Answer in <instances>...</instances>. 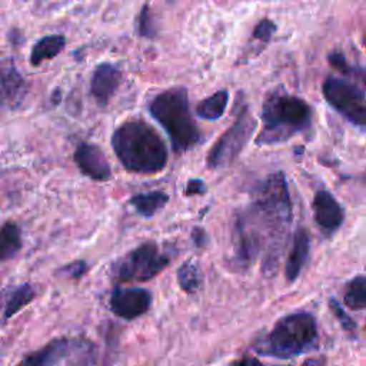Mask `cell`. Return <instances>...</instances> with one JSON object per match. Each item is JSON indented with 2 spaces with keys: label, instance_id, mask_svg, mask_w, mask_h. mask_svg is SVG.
Segmentation results:
<instances>
[{
  "label": "cell",
  "instance_id": "cell-1",
  "mask_svg": "<svg viewBox=\"0 0 366 366\" xmlns=\"http://www.w3.org/2000/svg\"><path fill=\"white\" fill-rule=\"evenodd\" d=\"M247 213L264 239L263 272L273 274L292 222V202L282 172L270 174L257 187Z\"/></svg>",
  "mask_w": 366,
  "mask_h": 366
},
{
  "label": "cell",
  "instance_id": "cell-2",
  "mask_svg": "<svg viewBox=\"0 0 366 366\" xmlns=\"http://www.w3.org/2000/svg\"><path fill=\"white\" fill-rule=\"evenodd\" d=\"M112 146L123 167L132 173H159L167 163V149L163 139L149 123L140 119L122 123L112 136Z\"/></svg>",
  "mask_w": 366,
  "mask_h": 366
},
{
  "label": "cell",
  "instance_id": "cell-3",
  "mask_svg": "<svg viewBox=\"0 0 366 366\" xmlns=\"http://www.w3.org/2000/svg\"><path fill=\"white\" fill-rule=\"evenodd\" d=\"M260 119L263 126L254 143L257 146H272L307 132L313 123V109L302 97L273 92L266 96L262 104Z\"/></svg>",
  "mask_w": 366,
  "mask_h": 366
},
{
  "label": "cell",
  "instance_id": "cell-4",
  "mask_svg": "<svg viewBox=\"0 0 366 366\" xmlns=\"http://www.w3.org/2000/svg\"><path fill=\"white\" fill-rule=\"evenodd\" d=\"M149 112L166 130L176 153H184L202 140V133L190 112L186 87L176 86L156 94L149 103Z\"/></svg>",
  "mask_w": 366,
  "mask_h": 366
},
{
  "label": "cell",
  "instance_id": "cell-5",
  "mask_svg": "<svg viewBox=\"0 0 366 366\" xmlns=\"http://www.w3.org/2000/svg\"><path fill=\"white\" fill-rule=\"evenodd\" d=\"M317 345V326L310 313L299 312L282 317L267 336L262 353L290 359L312 350Z\"/></svg>",
  "mask_w": 366,
  "mask_h": 366
},
{
  "label": "cell",
  "instance_id": "cell-6",
  "mask_svg": "<svg viewBox=\"0 0 366 366\" xmlns=\"http://www.w3.org/2000/svg\"><path fill=\"white\" fill-rule=\"evenodd\" d=\"M170 262L169 254L154 242H146L112 264V276L120 282H147L157 276Z\"/></svg>",
  "mask_w": 366,
  "mask_h": 366
},
{
  "label": "cell",
  "instance_id": "cell-7",
  "mask_svg": "<svg viewBox=\"0 0 366 366\" xmlns=\"http://www.w3.org/2000/svg\"><path fill=\"white\" fill-rule=\"evenodd\" d=\"M256 120L252 116L247 106H242L237 112L234 122L226 132L217 139L210 149L206 163L209 169L227 167L240 154L243 147L256 130Z\"/></svg>",
  "mask_w": 366,
  "mask_h": 366
},
{
  "label": "cell",
  "instance_id": "cell-8",
  "mask_svg": "<svg viewBox=\"0 0 366 366\" xmlns=\"http://www.w3.org/2000/svg\"><path fill=\"white\" fill-rule=\"evenodd\" d=\"M322 93L342 117L353 126L366 129V96L357 84L347 79L327 76L322 84Z\"/></svg>",
  "mask_w": 366,
  "mask_h": 366
},
{
  "label": "cell",
  "instance_id": "cell-9",
  "mask_svg": "<svg viewBox=\"0 0 366 366\" xmlns=\"http://www.w3.org/2000/svg\"><path fill=\"white\" fill-rule=\"evenodd\" d=\"M152 305V293L140 287H116L110 295L112 312L126 320L144 315Z\"/></svg>",
  "mask_w": 366,
  "mask_h": 366
},
{
  "label": "cell",
  "instance_id": "cell-10",
  "mask_svg": "<svg viewBox=\"0 0 366 366\" xmlns=\"http://www.w3.org/2000/svg\"><path fill=\"white\" fill-rule=\"evenodd\" d=\"M26 94V81L13 59L0 60V109L17 107Z\"/></svg>",
  "mask_w": 366,
  "mask_h": 366
},
{
  "label": "cell",
  "instance_id": "cell-11",
  "mask_svg": "<svg viewBox=\"0 0 366 366\" xmlns=\"http://www.w3.org/2000/svg\"><path fill=\"white\" fill-rule=\"evenodd\" d=\"M313 217L323 234L330 236L342 226L345 213L332 193L319 190L313 197Z\"/></svg>",
  "mask_w": 366,
  "mask_h": 366
},
{
  "label": "cell",
  "instance_id": "cell-12",
  "mask_svg": "<svg viewBox=\"0 0 366 366\" xmlns=\"http://www.w3.org/2000/svg\"><path fill=\"white\" fill-rule=\"evenodd\" d=\"M74 163L79 170L93 180H107L112 169L103 150L93 143H81L74 152Z\"/></svg>",
  "mask_w": 366,
  "mask_h": 366
},
{
  "label": "cell",
  "instance_id": "cell-13",
  "mask_svg": "<svg viewBox=\"0 0 366 366\" xmlns=\"http://www.w3.org/2000/svg\"><path fill=\"white\" fill-rule=\"evenodd\" d=\"M120 81H122L120 70L110 63H103V64H99L93 73L90 92L100 106H106L112 99V96L116 93V90L119 89Z\"/></svg>",
  "mask_w": 366,
  "mask_h": 366
},
{
  "label": "cell",
  "instance_id": "cell-14",
  "mask_svg": "<svg viewBox=\"0 0 366 366\" xmlns=\"http://www.w3.org/2000/svg\"><path fill=\"white\" fill-rule=\"evenodd\" d=\"M73 349V342L60 337L50 340L37 352L26 355L17 366H57Z\"/></svg>",
  "mask_w": 366,
  "mask_h": 366
},
{
  "label": "cell",
  "instance_id": "cell-15",
  "mask_svg": "<svg viewBox=\"0 0 366 366\" xmlns=\"http://www.w3.org/2000/svg\"><path fill=\"white\" fill-rule=\"evenodd\" d=\"M309 249H310L309 232L305 227H299L293 234L292 249L285 266V274L289 282H295L300 274V270L309 257Z\"/></svg>",
  "mask_w": 366,
  "mask_h": 366
},
{
  "label": "cell",
  "instance_id": "cell-16",
  "mask_svg": "<svg viewBox=\"0 0 366 366\" xmlns=\"http://www.w3.org/2000/svg\"><path fill=\"white\" fill-rule=\"evenodd\" d=\"M36 296L34 287L30 283H21L3 290L0 296V316L6 322L24 306H27Z\"/></svg>",
  "mask_w": 366,
  "mask_h": 366
},
{
  "label": "cell",
  "instance_id": "cell-17",
  "mask_svg": "<svg viewBox=\"0 0 366 366\" xmlns=\"http://www.w3.org/2000/svg\"><path fill=\"white\" fill-rule=\"evenodd\" d=\"M66 44V39L61 34H51L40 39L31 49L30 63L33 66H39L43 60H50L56 57Z\"/></svg>",
  "mask_w": 366,
  "mask_h": 366
},
{
  "label": "cell",
  "instance_id": "cell-18",
  "mask_svg": "<svg viewBox=\"0 0 366 366\" xmlns=\"http://www.w3.org/2000/svg\"><path fill=\"white\" fill-rule=\"evenodd\" d=\"M23 246L21 229L14 222H6L0 227V260L14 257Z\"/></svg>",
  "mask_w": 366,
  "mask_h": 366
},
{
  "label": "cell",
  "instance_id": "cell-19",
  "mask_svg": "<svg viewBox=\"0 0 366 366\" xmlns=\"http://www.w3.org/2000/svg\"><path fill=\"white\" fill-rule=\"evenodd\" d=\"M167 200H169V196L164 192L154 190V192L134 194L130 199V204L134 207V210L140 216L152 217L154 213H157L160 209L164 207Z\"/></svg>",
  "mask_w": 366,
  "mask_h": 366
},
{
  "label": "cell",
  "instance_id": "cell-20",
  "mask_svg": "<svg viewBox=\"0 0 366 366\" xmlns=\"http://www.w3.org/2000/svg\"><path fill=\"white\" fill-rule=\"evenodd\" d=\"M229 103V92L226 89L217 90L212 96L203 99L197 107L196 114L204 120H217L223 116Z\"/></svg>",
  "mask_w": 366,
  "mask_h": 366
},
{
  "label": "cell",
  "instance_id": "cell-21",
  "mask_svg": "<svg viewBox=\"0 0 366 366\" xmlns=\"http://www.w3.org/2000/svg\"><path fill=\"white\" fill-rule=\"evenodd\" d=\"M343 303L352 310L366 309V276L359 274L350 279L345 287Z\"/></svg>",
  "mask_w": 366,
  "mask_h": 366
},
{
  "label": "cell",
  "instance_id": "cell-22",
  "mask_svg": "<svg viewBox=\"0 0 366 366\" xmlns=\"http://www.w3.org/2000/svg\"><path fill=\"white\" fill-rule=\"evenodd\" d=\"M179 286L186 293H196L202 286V270L194 260H186L177 269Z\"/></svg>",
  "mask_w": 366,
  "mask_h": 366
},
{
  "label": "cell",
  "instance_id": "cell-23",
  "mask_svg": "<svg viewBox=\"0 0 366 366\" xmlns=\"http://www.w3.org/2000/svg\"><path fill=\"white\" fill-rule=\"evenodd\" d=\"M157 30H156V24L150 11L149 4H144L140 10V16H139V34L147 39H153L156 36Z\"/></svg>",
  "mask_w": 366,
  "mask_h": 366
},
{
  "label": "cell",
  "instance_id": "cell-24",
  "mask_svg": "<svg viewBox=\"0 0 366 366\" xmlns=\"http://www.w3.org/2000/svg\"><path fill=\"white\" fill-rule=\"evenodd\" d=\"M329 63H330L333 67L339 69L342 73L353 74V76H359V77L362 76V81L366 84V71H362L360 69H356V67L350 66V64L346 61L345 56H343L340 51H333V53H330V54H329Z\"/></svg>",
  "mask_w": 366,
  "mask_h": 366
},
{
  "label": "cell",
  "instance_id": "cell-25",
  "mask_svg": "<svg viewBox=\"0 0 366 366\" xmlns=\"http://www.w3.org/2000/svg\"><path fill=\"white\" fill-rule=\"evenodd\" d=\"M276 29H277V26L272 20L263 19L256 24V27L253 30V39H256L262 44H267L272 40Z\"/></svg>",
  "mask_w": 366,
  "mask_h": 366
},
{
  "label": "cell",
  "instance_id": "cell-26",
  "mask_svg": "<svg viewBox=\"0 0 366 366\" xmlns=\"http://www.w3.org/2000/svg\"><path fill=\"white\" fill-rule=\"evenodd\" d=\"M329 307L332 310V313L335 315V317L337 319V322L340 323V326L347 330V332H353L356 329V323L353 322V319L343 310V307L340 306L339 302H336L335 299L329 300Z\"/></svg>",
  "mask_w": 366,
  "mask_h": 366
},
{
  "label": "cell",
  "instance_id": "cell-27",
  "mask_svg": "<svg viewBox=\"0 0 366 366\" xmlns=\"http://www.w3.org/2000/svg\"><path fill=\"white\" fill-rule=\"evenodd\" d=\"M89 270V264L84 260H76L61 269V272H66L67 276L71 279H81Z\"/></svg>",
  "mask_w": 366,
  "mask_h": 366
},
{
  "label": "cell",
  "instance_id": "cell-28",
  "mask_svg": "<svg viewBox=\"0 0 366 366\" xmlns=\"http://www.w3.org/2000/svg\"><path fill=\"white\" fill-rule=\"evenodd\" d=\"M206 192V186L200 179H192L186 184L184 194L186 196H194V194H202Z\"/></svg>",
  "mask_w": 366,
  "mask_h": 366
},
{
  "label": "cell",
  "instance_id": "cell-29",
  "mask_svg": "<svg viewBox=\"0 0 366 366\" xmlns=\"http://www.w3.org/2000/svg\"><path fill=\"white\" fill-rule=\"evenodd\" d=\"M230 366H263L257 359L250 357V356H243L239 360H234Z\"/></svg>",
  "mask_w": 366,
  "mask_h": 366
},
{
  "label": "cell",
  "instance_id": "cell-30",
  "mask_svg": "<svg viewBox=\"0 0 366 366\" xmlns=\"http://www.w3.org/2000/svg\"><path fill=\"white\" fill-rule=\"evenodd\" d=\"M193 240L196 242V244L197 246H203L204 244V239H206V234H204V232L202 230V229H199V227H196V229H193Z\"/></svg>",
  "mask_w": 366,
  "mask_h": 366
},
{
  "label": "cell",
  "instance_id": "cell-31",
  "mask_svg": "<svg viewBox=\"0 0 366 366\" xmlns=\"http://www.w3.org/2000/svg\"><path fill=\"white\" fill-rule=\"evenodd\" d=\"M325 365H326L325 357H310L305 360L302 366H325Z\"/></svg>",
  "mask_w": 366,
  "mask_h": 366
}]
</instances>
